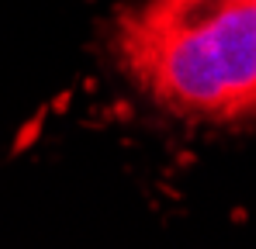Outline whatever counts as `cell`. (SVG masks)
Returning a JSON list of instances; mask_svg holds the SVG:
<instances>
[{
    "label": "cell",
    "mask_w": 256,
    "mask_h": 249,
    "mask_svg": "<svg viewBox=\"0 0 256 249\" xmlns=\"http://www.w3.org/2000/svg\"><path fill=\"white\" fill-rule=\"evenodd\" d=\"M118 45L128 73L176 114H256V0H142Z\"/></svg>",
    "instance_id": "cell-1"
}]
</instances>
